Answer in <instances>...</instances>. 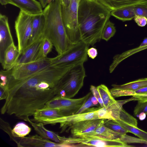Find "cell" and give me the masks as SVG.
I'll return each instance as SVG.
<instances>
[{"instance_id": "3957f363", "label": "cell", "mask_w": 147, "mask_h": 147, "mask_svg": "<svg viewBox=\"0 0 147 147\" xmlns=\"http://www.w3.org/2000/svg\"><path fill=\"white\" fill-rule=\"evenodd\" d=\"M84 63L77 64L69 69L59 85L56 96L71 98L77 94L86 76Z\"/></svg>"}, {"instance_id": "d6a6232c", "label": "cell", "mask_w": 147, "mask_h": 147, "mask_svg": "<svg viewBox=\"0 0 147 147\" xmlns=\"http://www.w3.org/2000/svg\"><path fill=\"white\" fill-rule=\"evenodd\" d=\"M134 11L136 16H142L147 18V5L139 4L134 5Z\"/></svg>"}, {"instance_id": "836d02e7", "label": "cell", "mask_w": 147, "mask_h": 147, "mask_svg": "<svg viewBox=\"0 0 147 147\" xmlns=\"http://www.w3.org/2000/svg\"><path fill=\"white\" fill-rule=\"evenodd\" d=\"M97 114L99 119H107L109 120H113L105 107H100L98 110Z\"/></svg>"}, {"instance_id": "ab89813d", "label": "cell", "mask_w": 147, "mask_h": 147, "mask_svg": "<svg viewBox=\"0 0 147 147\" xmlns=\"http://www.w3.org/2000/svg\"><path fill=\"white\" fill-rule=\"evenodd\" d=\"M71 0H59L61 5L64 7H68L70 3Z\"/></svg>"}, {"instance_id": "74e56055", "label": "cell", "mask_w": 147, "mask_h": 147, "mask_svg": "<svg viewBox=\"0 0 147 147\" xmlns=\"http://www.w3.org/2000/svg\"><path fill=\"white\" fill-rule=\"evenodd\" d=\"M87 54L89 57L94 59L98 55L97 50L94 47L88 49L87 51Z\"/></svg>"}, {"instance_id": "f35d334b", "label": "cell", "mask_w": 147, "mask_h": 147, "mask_svg": "<svg viewBox=\"0 0 147 147\" xmlns=\"http://www.w3.org/2000/svg\"><path fill=\"white\" fill-rule=\"evenodd\" d=\"M0 100H5L6 98V96L4 89L0 87Z\"/></svg>"}, {"instance_id": "b9f144b4", "label": "cell", "mask_w": 147, "mask_h": 147, "mask_svg": "<svg viewBox=\"0 0 147 147\" xmlns=\"http://www.w3.org/2000/svg\"><path fill=\"white\" fill-rule=\"evenodd\" d=\"M91 100L92 104L95 106H96L99 103L97 99L94 96H91Z\"/></svg>"}, {"instance_id": "e0dca14e", "label": "cell", "mask_w": 147, "mask_h": 147, "mask_svg": "<svg viewBox=\"0 0 147 147\" xmlns=\"http://www.w3.org/2000/svg\"><path fill=\"white\" fill-rule=\"evenodd\" d=\"M42 38L28 46L21 54L16 65L35 61Z\"/></svg>"}, {"instance_id": "d590c367", "label": "cell", "mask_w": 147, "mask_h": 147, "mask_svg": "<svg viewBox=\"0 0 147 147\" xmlns=\"http://www.w3.org/2000/svg\"><path fill=\"white\" fill-rule=\"evenodd\" d=\"M91 95L87 100L82 105L79 109L77 112L76 114H80L83 113L90 107L95 106L94 105L91 100Z\"/></svg>"}, {"instance_id": "484cf974", "label": "cell", "mask_w": 147, "mask_h": 147, "mask_svg": "<svg viewBox=\"0 0 147 147\" xmlns=\"http://www.w3.org/2000/svg\"><path fill=\"white\" fill-rule=\"evenodd\" d=\"M115 122L127 130L129 132L133 134L147 142V132L134 126L120 120H113Z\"/></svg>"}, {"instance_id": "8992f818", "label": "cell", "mask_w": 147, "mask_h": 147, "mask_svg": "<svg viewBox=\"0 0 147 147\" xmlns=\"http://www.w3.org/2000/svg\"><path fill=\"white\" fill-rule=\"evenodd\" d=\"M81 0H71L67 7H61L63 23L68 38L75 44L81 41L78 22V14Z\"/></svg>"}, {"instance_id": "5b68a950", "label": "cell", "mask_w": 147, "mask_h": 147, "mask_svg": "<svg viewBox=\"0 0 147 147\" xmlns=\"http://www.w3.org/2000/svg\"><path fill=\"white\" fill-rule=\"evenodd\" d=\"M89 46L80 41L63 54L50 58V66H73L84 63L87 60V51Z\"/></svg>"}, {"instance_id": "7c38bea8", "label": "cell", "mask_w": 147, "mask_h": 147, "mask_svg": "<svg viewBox=\"0 0 147 147\" xmlns=\"http://www.w3.org/2000/svg\"><path fill=\"white\" fill-rule=\"evenodd\" d=\"M13 141L20 147H62L60 143L52 142L37 135L29 137H14Z\"/></svg>"}, {"instance_id": "60d3db41", "label": "cell", "mask_w": 147, "mask_h": 147, "mask_svg": "<svg viewBox=\"0 0 147 147\" xmlns=\"http://www.w3.org/2000/svg\"><path fill=\"white\" fill-rule=\"evenodd\" d=\"M42 8H45L48 4V0H38Z\"/></svg>"}, {"instance_id": "7a4b0ae2", "label": "cell", "mask_w": 147, "mask_h": 147, "mask_svg": "<svg viewBox=\"0 0 147 147\" xmlns=\"http://www.w3.org/2000/svg\"><path fill=\"white\" fill-rule=\"evenodd\" d=\"M59 0H53L43 10L45 23L42 38L52 42L58 55L66 51L74 44L69 39L63 23Z\"/></svg>"}, {"instance_id": "1f68e13d", "label": "cell", "mask_w": 147, "mask_h": 147, "mask_svg": "<svg viewBox=\"0 0 147 147\" xmlns=\"http://www.w3.org/2000/svg\"><path fill=\"white\" fill-rule=\"evenodd\" d=\"M134 113V115L137 117L141 113H144L147 115V101L141 102L138 101L137 104L135 107Z\"/></svg>"}, {"instance_id": "e575fe53", "label": "cell", "mask_w": 147, "mask_h": 147, "mask_svg": "<svg viewBox=\"0 0 147 147\" xmlns=\"http://www.w3.org/2000/svg\"><path fill=\"white\" fill-rule=\"evenodd\" d=\"M90 90L93 96L97 99L100 107H104L103 101L97 88L93 85H91L90 86Z\"/></svg>"}, {"instance_id": "277c9868", "label": "cell", "mask_w": 147, "mask_h": 147, "mask_svg": "<svg viewBox=\"0 0 147 147\" xmlns=\"http://www.w3.org/2000/svg\"><path fill=\"white\" fill-rule=\"evenodd\" d=\"M63 147H131L119 140H110L98 136H80L65 137L60 136Z\"/></svg>"}, {"instance_id": "8fae6325", "label": "cell", "mask_w": 147, "mask_h": 147, "mask_svg": "<svg viewBox=\"0 0 147 147\" xmlns=\"http://www.w3.org/2000/svg\"><path fill=\"white\" fill-rule=\"evenodd\" d=\"M14 43L7 17L0 14V62L3 63L4 55L7 49Z\"/></svg>"}, {"instance_id": "4fadbf2b", "label": "cell", "mask_w": 147, "mask_h": 147, "mask_svg": "<svg viewBox=\"0 0 147 147\" xmlns=\"http://www.w3.org/2000/svg\"><path fill=\"white\" fill-rule=\"evenodd\" d=\"M108 120L105 119H98L81 121L72 125L68 131L70 130L72 136H78L83 134L94 131L100 125L104 124Z\"/></svg>"}, {"instance_id": "4316f807", "label": "cell", "mask_w": 147, "mask_h": 147, "mask_svg": "<svg viewBox=\"0 0 147 147\" xmlns=\"http://www.w3.org/2000/svg\"><path fill=\"white\" fill-rule=\"evenodd\" d=\"M31 128L28 125L23 122H20L16 124L12 129V136L16 137H24L28 135L30 132Z\"/></svg>"}, {"instance_id": "7bdbcfd3", "label": "cell", "mask_w": 147, "mask_h": 147, "mask_svg": "<svg viewBox=\"0 0 147 147\" xmlns=\"http://www.w3.org/2000/svg\"><path fill=\"white\" fill-rule=\"evenodd\" d=\"M146 115L145 113H141L139 115L138 117L140 120H142L145 118Z\"/></svg>"}, {"instance_id": "5bb4252c", "label": "cell", "mask_w": 147, "mask_h": 147, "mask_svg": "<svg viewBox=\"0 0 147 147\" xmlns=\"http://www.w3.org/2000/svg\"><path fill=\"white\" fill-rule=\"evenodd\" d=\"M0 3L2 5L10 4L15 6L32 16L42 13L43 11L41 4L36 0H0Z\"/></svg>"}, {"instance_id": "ffe728a7", "label": "cell", "mask_w": 147, "mask_h": 147, "mask_svg": "<svg viewBox=\"0 0 147 147\" xmlns=\"http://www.w3.org/2000/svg\"><path fill=\"white\" fill-rule=\"evenodd\" d=\"M123 135L112 130L103 124L98 127L94 131L83 134L79 136H95L108 140H121Z\"/></svg>"}, {"instance_id": "9a60e30c", "label": "cell", "mask_w": 147, "mask_h": 147, "mask_svg": "<svg viewBox=\"0 0 147 147\" xmlns=\"http://www.w3.org/2000/svg\"><path fill=\"white\" fill-rule=\"evenodd\" d=\"M110 92L114 97L128 95L129 92L147 86V78L139 79L123 84H113Z\"/></svg>"}, {"instance_id": "9c48e42d", "label": "cell", "mask_w": 147, "mask_h": 147, "mask_svg": "<svg viewBox=\"0 0 147 147\" xmlns=\"http://www.w3.org/2000/svg\"><path fill=\"white\" fill-rule=\"evenodd\" d=\"M99 108H89L83 113L75 114L67 116L44 121L42 122L45 125L60 124V133L68 131L69 128L75 123L83 120L92 119H99L97 111Z\"/></svg>"}, {"instance_id": "ac0fdd59", "label": "cell", "mask_w": 147, "mask_h": 147, "mask_svg": "<svg viewBox=\"0 0 147 147\" xmlns=\"http://www.w3.org/2000/svg\"><path fill=\"white\" fill-rule=\"evenodd\" d=\"M21 54L14 42L6 50L2 66L4 70L12 69L16 65Z\"/></svg>"}, {"instance_id": "d4e9b609", "label": "cell", "mask_w": 147, "mask_h": 147, "mask_svg": "<svg viewBox=\"0 0 147 147\" xmlns=\"http://www.w3.org/2000/svg\"><path fill=\"white\" fill-rule=\"evenodd\" d=\"M97 88L103 101L104 107H106L109 106L116 101L111 94L110 90L106 86L101 84Z\"/></svg>"}, {"instance_id": "6da1fadb", "label": "cell", "mask_w": 147, "mask_h": 147, "mask_svg": "<svg viewBox=\"0 0 147 147\" xmlns=\"http://www.w3.org/2000/svg\"><path fill=\"white\" fill-rule=\"evenodd\" d=\"M111 11L96 0H81L78 14L81 40L89 46L99 42Z\"/></svg>"}, {"instance_id": "f546056e", "label": "cell", "mask_w": 147, "mask_h": 147, "mask_svg": "<svg viewBox=\"0 0 147 147\" xmlns=\"http://www.w3.org/2000/svg\"><path fill=\"white\" fill-rule=\"evenodd\" d=\"M104 125L112 130L122 135H125L129 132L127 130L113 120H108L105 123Z\"/></svg>"}, {"instance_id": "cb8c5ba5", "label": "cell", "mask_w": 147, "mask_h": 147, "mask_svg": "<svg viewBox=\"0 0 147 147\" xmlns=\"http://www.w3.org/2000/svg\"><path fill=\"white\" fill-rule=\"evenodd\" d=\"M53 46L52 42L49 39L43 38L36 61L47 58L48 55L52 51Z\"/></svg>"}, {"instance_id": "2e32d148", "label": "cell", "mask_w": 147, "mask_h": 147, "mask_svg": "<svg viewBox=\"0 0 147 147\" xmlns=\"http://www.w3.org/2000/svg\"><path fill=\"white\" fill-rule=\"evenodd\" d=\"M45 23V18L43 13L32 16V32L28 46L42 38Z\"/></svg>"}, {"instance_id": "52a82bcc", "label": "cell", "mask_w": 147, "mask_h": 147, "mask_svg": "<svg viewBox=\"0 0 147 147\" xmlns=\"http://www.w3.org/2000/svg\"><path fill=\"white\" fill-rule=\"evenodd\" d=\"M18 49L21 54L28 46L32 29V16L20 10L15 22Z\"/></svg>"}, {"instance_id": "30bf717a", "label": "cell", "mask_w": 147, "mask_h": 147, "mask_svg": "<svg viewBox=\"0 0 147 147\" xmlns=\"http://www.w3.org/2000/svg\"><path fill=\"white\" fill-rule=\"evenodd\" d=\"M50 65V58L48 57L30 63L16 65L11 69V79L16 80L24 79Z\"/></svg>"}, {"instance_id": "ba28073f", "label": "cell", "mask_w": 147, "mask_h": 147, "mask_svg": "<svg viewBox=\"0 0 147 147\" xmlns=\"http://www.w3.org/2000/svg\"><path fill=\"white\" fill-rule=\"evenodd\" d=\"M91 95V93L90 92L83 97L76 99L56 96L47 102L44 107L58 109L64 116L74 115Z\"/></svg>"}, {"instance_id": "f6af8a7d", "label": "cell", "mask_w": 147, "mask_h": 147, "mask_svg": "<svg viewBox=\"0 0 147 147\" xmlns=\"http://www.w3.org/2000/svg\"><path fill=\"white\" fill-rule=\"evenodd\" d=\"M53 0H48V4L50 3L51 2L53 1Z\"/></svg>"}, {"instance_id": "7402d4cb", "label": "cell", "mask_w": 147, "mask_h": 147, "mask_svg": "<svg viewBox=\"0 0 147 147\" xmlns=\"http://www.w3.org/2000/svg\"><path fill=\"white\" fill-rule=\"evenodd\" d=\"M134 6H125L113 10L111 12V15L123 22L131 20L136 16Z\"/></svg>"}, {"instance_id": "f1b7e54d", "label": "cell", "mask_w": 147, "mask_h": 147, "mask_svg": "<svg viewBox=\"0 0 147 147\" xmlns=\"http://www.w3.org/2000/svg\"><path fill=\"white\" fill-rule=\"evenodd\" d=\"M128 96H132L134 100L141 102L147 101V86L129 92Z\"/></svg>"}, {"instance_id": "44dd1931", "label": "cell", "mask_w": 147, "mask_h": 147, "mask_svg": "<svg viewBox=\"0 0 147 147\" xmlns=\"http://www.w3.org/2000/svg\"><path fill=\"white\" fill-rule=\"evenodd\" d=\"M28 122L40 136L45 139L60 143V136L56 133L47 129L41 122H34L30 119Z\"/></svg>"}, {"instance_id": "d6986e66", "label": "cell", "mask_w": 147, "mask_h": 147, "mask_svg": "<svg viewBox=\"0 0 147 147\" xmlns=\"http://www.w3.org/2000/svg\"><path fill=\"white\" fill-rule=\"evenodd\" d=\"M33 116V118L31 120L38 123L62 117L64 116L58 109L44 107L36 111Z\"/></svg>"}, {"instance_id": "83f0119b", "label": "cell", "mask_w": 147, "mask_h": 147, "mask_svg": "<svg viewBox=\"0 0 147 147\" xmlns=\"http://www.w3.org/2000/svg\"><path fill=\"white\" fill-rule=\"evenodd\" d=\"M116 32L114 23L108 20L103 29L101 35V39L106 41H108L115 34Z\"/></svg>"}, {"instance_id": "603a6c76", "label": "cell", "mask_w": 147, "mask_h": 147, "mask_svg": "<svg viewBox=\"0 0 147 147\" xmlns=\"http://www.w3.org/2000/svg\"><path fill=\"white\" fill-rule=\"evenodd\" d=\"M134 100L133 97L131 98L123 100H117L109 106L105 107L113 120L119 119V114L123 105L127 102Z\"/></svg>"}, {"instance_id": "4dcf8cb0", "label": "cell", "mask_w": 147, "mask_h": 147, "mask_svg": "<svg viewBox=\"0 0 147 147\" xmlns=\"http://www.w3.org/2000/svg\"><path fill=\"white\" fill-rule=\"evenodd\" d=\"M130 125L138 127L136 119L127 113L123 108L121 109L119 114V119Z\"/></svg>"}, {"instance_id": "ee69618b", "label": "cell", "mask_w": 147, "mask_h": 147, "mask_svg": "<svg viewBox=\"0 0 147 147\" xmlns=\"http://www.w3.org/2000/svg\"><path fill=\"white\" fill-rule=\"evenodd\" d=\"M147 45V38H144L142 42L141 43L140 47H142Z\"/></svg>"}, {"instance_id": "8d00e7d4", "label": "cell", "mask_w": 147, "mask_h": 147, "mask_svg": "<svg viewBox=\"0 0 147 147\" xmlns=\"http://www.w3.org/2000/svg\"><path fill=\"white\" fill-rule=\"evenodd\" d=\"M135 22L140 26L143 27L147 24V18L140 16H136L134 18Z\"/></svg>"}]
</instances>
